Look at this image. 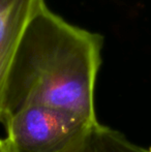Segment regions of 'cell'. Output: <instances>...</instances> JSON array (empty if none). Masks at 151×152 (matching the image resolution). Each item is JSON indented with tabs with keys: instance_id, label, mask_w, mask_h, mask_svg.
<instances>
[{
	"instance_id": "6da1fadb",
	"label": "cell",
	"mask_w": 151,
	"mask_h": 152,
	"mask_svg": "<svg viewBox=\"0 0 151 152\" xmlns=\"http://www.w3.org/2000/svg\"><path fill=\"white\" fill-rule=\"evenodd\" d=\"M104 37L63 20L44 5L31 19L16 50L4 89L3 121L39 104L98 124L94 88Z\"/></svg>"
},
{
	"instance_id": "7a4b0ae2",
	"label": "cell",
	"mask_w": 151,
	"mask_h": 152,
	"mask_svg": "<svg viewBox=\"0 0 151 152\" xmlns=\"http://www.w3.org/2000/svg\"><path fill=\"white\" fill-rule=\"evenodd\" d=\"M3 124L15 152H65L84 142L98 124L39 104H29Z\"/></svg>"
},
{
	"instance_id": "3957f363",
	"label": "cell",
	"mask_w": 151,
	"mask_h": 152,
	"mask_svg": "<svg viewBox=\"0 0 151 152\" xmlns=\"http://www.w3.org/2000/svg\"><path fill=\"white\" fill-rule=\"evenodd\" d=\"M44 0H0V122L3 120L4 89L8 69L31 19Z\"/></svg>"
},
{
	"instance_id": "277c9868",
	"label": "cell",
	"mask_w": 151,
	"mask_h": 152,
	"mask_svg": "<svg viewBox=\"0 0 151 152\" xmlns=\"http://www.w3.org/2000/svg\"><path fill=\"white\" fill-rule=\"evenodd\" d=\"M91 152H151L131 142L123 134L99 123L89 136Z\"/></svg>"
},
{
	"instance_id": "5b68a950",
	"label": "cell",
	"mask_w": 151,
	"mask_h": 152,
	"mask_svg": "<svg viewBox=\"0 0 151 152\" xmlns=\"http://www.w3.org/2000/svg\"><path fill=\"white\" fill-rule=\"evenodd\" d=\"M65 152H91L90 143H89V137L84 142L80 143L79 145H77V146L73 147V148H71L69 150H67Z\"/></svg>"
},
{
	"instance_id": "8992f818",
	"label": "cell",
	"mask_w": 151,
	"mask_h": 152,
	"mask_svg": "<svg viewBox=\"0 0 151 152\" xmlns=\"http://www.w3.org/2000/svg\"><path fill=\"white\" fill-rule=\"evenodd\" d=\"M0 152H15L12 142L8 138L0 139Z\"/></svg>"
}]
</instances>
